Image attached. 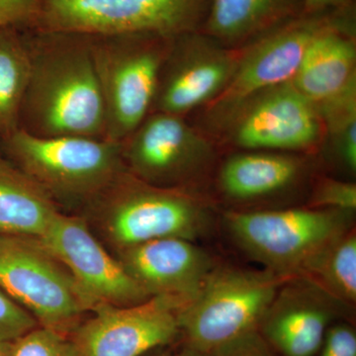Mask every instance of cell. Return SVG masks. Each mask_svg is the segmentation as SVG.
<instances>
[{
  "mask_svg": "<svg viewBox=\"0 0 356 356\" xmlns=\"http://www.w3.org/2000/svg\"><path fill=\"white\" fill-rule=\"evenodd\" d=\"M13 343L0 341V356H13Z\"/></svg>",
  "mask_w": 356,
  "mask_h": 356,
  "instance_id": "32",
  "label": "cell"
},
{
  "mask_svg": "<svg viewBox=\"0 0 356 356\" xmlns=\"http://www.w3.org/2000/svg\"><path fill=\"white\" fill-rule=\"evenodd\" d=\"M292 83L317 108L356 88L355 4L313 39Z\"/></svg>",
  "mask_w": 356,
  "mask_h": 356,
  "instance_id": "17",
  "label": "cell"
},
{
  "mask_svg": "<svg viewBox=\"0 0 356 356\" xmlns=\"http://www.w3.org/2000/svg\"><path fill=\"white\" fill-rule=\"evenodd\" d=\"M243 151L310 153L324 145L320 111L292 81L248 100L215 134Z\"/></svg>",
  "mask_w": 356,
  "mask_h": 356,
  "instance_id": "11",
  "label": "cell"
},
{
  "mask_svg": "<svg viewBox=\"0 0 356 356\" xmlns=\"http://www.w3.org/2000/svg\"><path fill=\"white\" fill-rule=\"evenodd\" d=\"M22 31L30 76L20 130L41 138L106 139V111L88 35Z\"/></svg>",
  "mask_w": 356,
  "mask_h": 356,
  "instance_id": "1",
  "label": "cell"
},
{
  "mask_svg": "<svg viewBox=\"0 0 356 356\" xmlns=\"http://www.w3.org/2000/svg\"><path fill=\"white\" fill-rule=\"evenodd\" d=\"M13 356H81L69 334L40 327L13 343Z\"/></svg>",
  "mask_w": 356,
  "mask_h": 356,
  "instance_id": "24",
  "label": "cell"
},
{
  "mask_svg": "<svg viewBox=\"0 0 356 356\" xmlns=\"http://www.w3.org/2000/svg\"><path fill=\"white\" fill-rule=\"evenodd\" d=\"M129 173L153 186L195 191L216 158L214 140L186 117L151 112L121 140Z\"/></svg>",
  "mask_w": 356,
  "mask_h": 356,
  "instance_id": "10",
  "label": "cell"
},
{
  "mask_svg": "<svg viewBox=\"0 0 356 356\" xmlns=\"http://www.w3.org/2000/svg\"><path fill=\"white\" fill-rule=\"evenodd\" d=\"M341 9L304 13L241 48L240 60L228 86L201 110L203 127L200 130L212 139L250 98L291 81L309 44Z\"/></svg>",
  "mask_w": 356,
  "mask_h": 356,
  "instance_id": "9",
  "label": "cell"
},
{
  "mask_svg": "<svg viewBox=\"0 0 356 356\" xmlns=\"http://www.w3.org/2000/svg\"><path fill=\"white\" fill-rule=\"evenodd\" d=\"M329 143L337 161L348 172H356V88L318 107Z\"/></svg>",
  "mask_w": 356,
  "mask_h": 356,
  "instance_id": "23",
  "label": "cell"
},
{
  "mask_svg": "<svg viewBox=\"0 0 356 356\" xmlns=\"http://www.w3.org/2000/svg\"><path fill=\"white\" fill-rule=\"evenodd\" d=\"M0 289L41 327L70 334L95 306L39 238L0 236Z\"/></svg>",
  "mask_w": 356,
  "mask_h": 356,
  "instance_id": "8",
  "label": "cell"
},
{
  "mask_svg": "<svg viewBox=\"0 0 356 356\" xmlns=\"http://www.w3.org/2000/svg\"><path fill=\"white\" fill-rule=\"evenodd\" d=\"M88 37L106 111V140L121 142L151 112L159 72L175 37L152 33Z\"/></svg>",
  "mask_w": 356,
  "mask_h": 356,
  "instance_id": "4",
  "label": "cell"
},
{
  "mask_svg": "<svg viewBox=\"0 0 356 356\" xmlns=\"http://www.w3.org/2000/svg\"><path fill=\"white\" fill-rule=\"evenodd\" d=\"M318 353L320 356H356L355 329L346 323L332 324Z\"/></svg>",
  "mask_w": 356,
  "mask_h": 356,
  "instance_id": "28",
  "label": "cell"
},
{
  "mask_svg": "<svg viewBox=\"0 0 356 356\" xmlns=\"http://www.w3.org/2000/svg\"><path fill=\"white\" fill-rule=\"evenodd\" d=\"M156 356H210L208 353H203V351L196 350L193 346H189L188 343H185L184 346L178 348L177 350L168 351V353H161V355Z\"/></svg>",
  "mask_w": 356,
  "mask_h": 356,
  "instance_id": "31",
  "label": "cell"
},
{
  "mask_svg": "<svg viewBox=\"0 0 356 356\" xmlns=\"http://www.w3.org/2000/svg\"><path fill=\"white\" fill-rule=\"evenodd\" d=\"M38 327L32 314L0 289V341L14 343Z\"/></svg>",
  "mask_w": 356,
  "mask_h": 356,
  "instance_id": "26",
  "label": "cell"
},
{
  "mask_svg": "<svg viewBox=\"0 0 356 356\" xmlns=\"http://www.w3.org/2000/svg\"><path fill=\"white\" fill-rule=\"evenodd\" d=\"M211 0H34L20 30L86 35L201 31Z\"/></svg>",
  "mask_w": 356,
  "mask_h": 356,
  "instance_id": "5",
  "label": "cell"
},
{
  "mask_svg": "<svg viewBox=\"0 0 356 356\" xmlns=\"http://www.w3.org/2000/svg\"><path fill=\"white\" fill-rule=\"evenodd\" d=\"M337 301H356V236L350 231L332 241L302 273Z\"/></svg>",
  "mask_w": 356,
  "mask_h": 356,
  "instance_id": "22",
  "label": "cell"
},
{
  "mask_svg": "<svg viewBox=\"0 0 356 356\" xmlns=\"http://www.w3.org/2000/svg\"><path fill=\"white\" fill-rule=\"evenodd\" d=\"M210 356H278L259 330L248 332L222 344Z\"/></svg>",
  "mask_w": 356,
  "mask_h": 356,
  "instance_id": "27",
  "label": "cell"
},
{
  "mask_svg": "<svg viewBox=\"0 0 356 356\" xmlns=\"http://www.w3.org/2000/svg\"><path fill=\"white\" fill-rule=\"evenodd\" d=\"M240 55L241 49L226 48L201 31L175 37L159 72L151 112L186 117L205 108L228 86Z\"/></svg>",
  "mask_w": 356,
  "mask_h": 356,
  "instance_id": "12",
  "label": "cell"
},
{
  "mask_svg": "<svg viewBox=\"0 0 356 356\" xmlns=\"http://www.w3.org/2000/svg\"><path fill=\"white\" fill-rule=\"evenodd\" d=\"M113 255L149 296L175 300L181 308L215 268L207 252L184 238H159Z\"/></svg>",
  "mask_w": 356,
  "mask_h": 356,
  "instance_id": "15",
  "label": "cell"
},
{
  "mask_svg": "<svg viewBox=\"0 0 356 356\" xmlns=\"http://www.w3.org/2000/svg\"><path fill=\"white\" fill-rule=\"evenodd\" d=\"M60 212L43 188L0 154V236L40 238Z\"/></svg>",
  "mask_w": 356,
  "mask_h": 356,
  "instance_id": "20",
  "label": "cell"
},
{
  "mask_svg": "<svg viewBox=\"0 0 356 356\" xmlns=\"http://www.w3.org/2000/svg\"><path fill=\"white\" fill-rule=\"evenodd\" d=\"M30 76V55L22 30L0 27V144L20 130Z\"/></svg>",
  "mask_w": 356,
  "mask_h": 356,
  "instance_id": "21",
  "label": "cell"
},
{
  "mask_svg": "<svg viewBox=\"0 0 356 356\" xmlns=\"http://www.w3.org/2000/svg\"></svg>",
  "mask_w": 356,
  "mask_h": 356,
  "instance_id": "33",
  "label": "cell"
},
{
  "mask_svg": "<svg viewBox=\"0 0 356 356\" xmlns=\"http://www.w3.org/2000/svg\"><path fill=\"white\" fill-rule=\"evenodd\" d=\"M353 212L320 208L241 211L226 215L236 243L267 270L302 275L312 259L350 231Z\"/></svg>",
  "mask_w": 356,
  "mask_h": 356,
  "instance_id": "6",
  "label": "cell"
},
{
  "mask_svg": "<svg viewBox=\"0 0 356 356\" xmlns=\"http://www.w3.org/2000/svg\"><path fill=\"white\" fill-rule=\"evenodd\" d=\"M355 4V0H305V13H316Z\"/></svg>",
  "mask_w": 356,
  "mask_h": 356,
  "instance_id": "30",
  "label": "cell"
},
{
  "mask_svg": "<svg viewBox=\"0 0 356 356\" xmlns=\"http://www.w3.org/2000/svg\"><path fill=\"white\" fill-rule=\"evenodd\" d=\"M178 302L163 297L128 307L100 306L69 336L81 356H143L180 334Z\"/></svg>",
  "mask_w": 356,
  "mask_h": 356,
  "instance_id": "14",
  "label": "cell"
},
{
  "mask_svg": "<svg viewBox=\"0 0 356 356\" xmlns=\"http://www.w3.org/2000/svg\"><path fill=\"white\" fill-rule=\"evenodd\" d=\"M0 154L31 177L60 211L79 214L126 170L121 143L93 138H41L19 130Z\"/></svg>",
  "mask_w": 356,
  "mask_h": 356,
  "instance_id": "3",
  "label": "cell"
},
{
  "mask_svg": "<svg viewBox=\"0 0 356 356\" xmlns=\"http://www.w3.org/2000/svg\"><path fill=\"white\" fill-rule=\"evenodd\" d=\"M331 300L336 299L311 280L289 278L267 309L259 331L277 355L315 356L337 317Z\"/></svg>",
  "mask_w": 356,
  "mask_h": 356,
  "instance_id": "16",
  "label": "cell"
},
{
  "mask_svg": "<svg viewBox=\"0 0 356 356\" xmlns=\"http://www.w3.org/2000/svg\"><path fill=\"white\" fill-rule=\"evenodd\" d=\"M77 215L112 254L159 238L194 242L210 221L195 191L153 186L127 170Z\"/></svg>",
  "mask_w": 356,
  "mask_h": 356,
  "instance_id": "2",
  "label": "cell"
},
{
  "mask_svg": "<svg viewBox=\"0 0 356 356\" xmlns=\"http://www.w3.org/2000/svg\"><path fill=\"white\" fill-rule=\"evenodd\" d=\"M290 277L264 269L214 268L177 313L185 343L210 355L222 344L259 330L278 290Z\"/></svg>",
  "mask_w": 356,
  "mask_h": 356,
  "instance_id": "7",
  "label": "cell"
},
{
  "mask_svg": "<svg viewBox=\"0 0 356 356\" xmlns=\"http://www.w3.org/2000/svg\"><path fill=\"white\" fill-rule=\"evenodd\" d=\"M95 306L128 307L151 298L81 215L60 211L40 236Z\"/></svg>",
  "mask_w": 356,
  "mask_h": 356,
  "instance_id": "13",
  "label": "cell"
},
{
  "mask_svg": "<svg viewBox=\"0 0 356 356\" xmlns=\"http://www.w3.org/2000/svg\"><path fill=\"white\" fill-rule=\"evenodd\" d=\"M306 163L297 154L243 151L222 163L218 186L225 197L250 202L280 194L300 181Z\"/></svg>",
  "mask_w": 356,
  "mask_h": 356,
  "instance_id": "18",
  "label": "cell"
},
{
  "mask_svg": "<svg viewBox=\"0 0 356 356\" xmlns=\"http://www.w3.org/2000/svg\"><path fill=\"white\" fill-rule=\"evenodd\" d=\"M311 207L353 212L356 209V184L332 177H320L314 185Z\"/></svg>",
  "mask_w": 356,
  "mask_h": 356,
  "instance_id": "25",
  "label": "cell"
},
{
  "mask_svg": "<svg viewBox=\"0 0 356 356\" xmlns=\"http://www.w3.org/2000/svg\"><path fill=\"white\" fill-rule=\"evenodd\" d=\"M304 13L305 0H211L201 32L238 50Z\"/></svg>",
  "mask_w": 356,
  "mask_h": 356,
  "instance_id": "19",
  "label": "cell"
},
{
  "mask_svg": "<svg viewBox=\"0 0 356 356\" xmlns=\"http://www.w3.org/2000/svg\"><path fill=\"white\" fill-rule=\"evenodd\" d=\"M34 0H0V27L22 28Z\"/></svg>",
  "mask_w": 356,
  "mask_h": 356,
  "instance_id": "29",
  "label": "cell"
}]
</instances>
